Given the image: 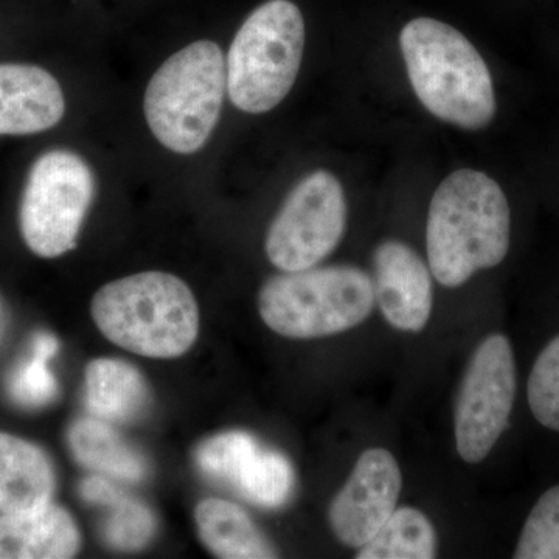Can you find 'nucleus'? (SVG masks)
Masks as SVG:
<instances>
[{
  "mask_svg": "<svg viewBox=\"0 0 559 559\" xmlns=\"http://www.w3.org/2000/svg\"><path fill=\"white\" fill-rule=\"evenodd\" d=\"M305 21L289 0L263 3L241 25L227 57V92L242 112L263 114L285 100L299 75Z\"/></svg>",
  "mask_w": 559,
  "mask_h": 559,
  "instance_id": "obj_6",
  "label": "nucleus"
},
{
  "mask_svg": "<svg viewBox=\"0 0 559 559\" xmlns=\"http://www.w3.org/2000/svg\"><path fill=\"white\" fill-rule=\"evenodd\" d=\"M198 466L210 479L230 487L253 506L278 509L294 489V469L277 451L261 447L252 433L229 430L205 440Z\"/></svg>",
  "mask_w": 559,
  "mask_h": 559,
  "instance_id": "obj_10",
  "label": "nucleus"
},
{
  "mask_svg": "<svg viewBox=\"0 0 559 559\" xmlns=\"http://www.w3.org/2000/svg\"><path fill=\"white\" fill-rule=\"evenodd\" d=\"M437 533L423 511L400 507L369 543L359 547L358 559H432Z\"/></svg>",
  "mask_w": 559,
  "mask_h": 559,
  "instance_id": "obj_20",
  "label": "nucleus"
},
{
  "mask_svg": "<svg viewBox=\"0 0 559 559\" xmlns=\"http://www.w3.org/2000/svg\"><path fill=\"white\" fill-rule=\"evenodd\" d=\"M403 474L392 452L364 451L329 510L331 532L349 549L369 543L399 509Z\"/></svg>",
  "mask_w": 559,
  "mask_h": 559,
  "instance_id": "obj_11",
  "label": "nucleus"
},
{
  "mask_svg": "<svg viewBox=\"0 0 559 559\" xmlns=\"http://www.w3.org/2000/svg\"><path fill=\"white\" fill-rule=\"evenodd\" d=\"M84 401L95 418L132 423L148 411V382L130 362L94 359L84 370Z\"/></svg>",
  "mask_w": 559,
  "mask_h": 559,
  "instance_id": "obj_16",
  "label": "nucleus"
},
{
  "mask_svg": "<svg viewBox=\"0 0 559 559\" xmlns=\"http://www.w3.org/2000/svg\"><path fill=\"white\" fill-rule=\"evenodd\" d=\"M60 83L36 66H0V135L50 130L64 116Z\"/></svg>",
  "mask_w": 559,
  "mask_h": 559,
  "instance_id": "obj_13",
  "label": "nucleus"
},
{
  "mask_svg": "<svg viewBox=\"0 0 559 559\" xmlns=\"http://www.w3.org/2000/svg\"><path fill=\"white\" fill-rule=\"evenodd\" d=\"M415 94L437 119L465 130L487 127L496 114L495 87L484 58L444 22L418 17L400 35Z\"/></svg>",
  "mask_w": 559,
  "mask_h": 559,
  "instance_id": "obj_3",
  "label": "nucleus"
},
{
  "mask_svg": "<svg viewBox=\"0 0 559 559\" xmlns=\"http://www.w3.org/2000/svg\"><path fill=\"white\" fill-rule=\"evenodd\" d=\"M527 400L536 421L559 432V334L543 348L533 364Z\"/></svg>",
  "mask_w": 559,
  "mask_h": 559,
  "instance_id": "obj_23",
  "label": "nucleus"
},
{
  "mask_svg": "<svg viewBox=\"0 0 559 559\" xmlns=\"http://www.w3.org/2000/svg\"><path fill=\"white\" fill-rule=\"evenodd\" d=\"M347 227V200L336 176L325 170L301 179L266 237V255L283 272L310 270L340 246Z\"/></svg>",
  "mask_w": 559,
  "mask_h": 559,
  "instance_id": "obj_9",
  "label": "nucleus"
},
{
  "mask_svg": "<svg viewBox=\"0 0 559 559\" xmlns=\"http://www.w3.org/2000/svg\"><path fill=\"white\" fill-rule=\"evenodd\" d=\"M108 477L95 476L81 481L84 500L109 510L103 536L112 549L134 551L143 549L153 539L157 522L148 507L121 491Z\"/></svg>",
  "mask_w": 559,
  "mask_h": 559,
  "instance_id": "obj_19",
  "label": "nucleus"
},
{
  "mask_svg": "<svg viewBox=\"0 0 559 559\" xmlns=\"http://www.w3.org/2000/svg\"><path fill=\"white\" fill-rule=\"evenodd\" d=\"M513 347L506 334H489L471 356L455 404V444L463 462L488 457L509 428L516 400Z\"/></svg>",
  "mask_w": 559,
  "mask_h": 559,
  "instance_id": "obj_8",
  "label": "nucleus"
},
{
  "mask_svg": "<svg viewBox=\"0 0 559 559\" xmlns=\"http://www.w3.org/2000/svg\"><path fill=\"white\" fill-rule=\"evenodd\" d=\"M226 90L218 44L197 40L173 55L146 87L145 117L154 138L175 153H197L218 123Z\"/></svg>",
  "mask_w": 559,
  "mask_h": 559,
  "instance_id": "obj_5",
  "label": "nucleus"
},
{
  "mask_svg": "<svg viewBox=\"0 0 559 559\" xmlns=\"http://www.w3.org/2000/svg\"><path fill=\"white\" fill-rule=\"evenodd\" d=\"M94 191V175L79 154H43L21 201V234L27 248L40 259H57L75 248Z\"/></svg>",
  "mask_w": 559,
  "mask_h": 559,
  "instance_id": "obj_7",
  "label": "nucleus"
},
{
  "mask_svg": "<svg viewBox=\"0 0 559 559\" xmlns=\"http://www.w3.org/2000/svg\"><path fill=\"white\" fill-rule=\"evenodd\" d=\"M69 444L84 468L123 481H140L148 474V463L119 432L100 418L79 419L69 430Z\"/></svg>",
  "mask_w": 559,
  "mask_h": 559,
  "instance_id": "obj_18",
  "label": "nucleus"
},
{
  "mask_svg": "<svg viewBox=\"0 0 559 559\" xmlns=\"http://www.w3.org/2000/svg\"><path fill=\"white\" fill-rule=\"evenodd\" d=\"M511 216L506 193L485 173L448 176L430 202L426 248L440 285L459 288L476 272L491 270L510 249Z\"/></svg>",
  "mask_w": 559,
  "mask_h": 559,
  "instance_id": "obj_1",
  "label": "nucleus"
},
{
  "mask_svg": "<svg viewBox=\"0 0 559 559\" xmlns=\"http://www.w3.org/2000/svg\"><path fill=\"white\" fill-rule=\"evenodd\" d=\"M374 305L370 275L344 264L283 272L259 293L260 318L267 329L296 341L353 330L369 319Z\"/></svg>",
  "mask_w": 559,
  "mask_h": 559,
  "instance_id": "obj_4",
  "label": "nucleus"
},
{
  "mask_svg": "<svg viewBox=\"0 0 559 559\" xmlns=\"http://www.w3.org/2000/svg\"><path fill=\"white\" fill-rule=\"evenodd\" d=\"M81 543L72 514L57 503L0 514V559L75 558Z\"/></svg>",
  "mask_w": 559,
  "mask_h": 559,
  "instance_id": "obj_14",
  "label": "nucleus"
},
{
  "mask_svg": "<svg viewBox=\"0 0 559 559\" xmlns=\"http://www.w3.org/2000/svg\"><path fill=\"white\" fill-rule=\"evenodd\" d=\"M514 559H559V485L544 492L522 527Z\"/></svg>",
  "mask_w": 559,
  "mask_h": 559,
  "instance_id": "obj_22",
  "label": "nucleus"
},
{
  "mask_svg": "<svg viewBox=\"0 0 559 559\" xmlns=\"http://www.w3.org/2000/svg\"><path fill=\"white\" fill-rule=\"evenodd\" d=\"M53 463L31 441L0 430V514L21 513L53 499Z\"/></svg>",
  "mask_w": 559,
  "mask_h": 559,
  "instance_id": "obj_15",
  "label": "nucleus"
},
{
  "mask_svg": "<svg viewBox=\"0 0 559 559\" xmlns=\"http://www.w3.org/2000/svg\"><path fill=\"white\" fill-rule=\"evenodd\" d=\"M198 536L205 549L223 559L278 558V550L237 503L202 499L194 509Z\"/></svg>",
  "mask_w": 559,
  "mask_h": 559,
  "instance_id": "obj_17",
  "label": "nucleus"
},
{
  "mask_svg": "<svg viewBox=\"0 0 559 559\" xmlns=\"http://www.w3.org/2000/svg\"><path fill=\"white\" fill-rule=\"evenodd\" d=\"M91 314L106 340L145 358H179L200 334L193 293L167 272L114 280L95 293Z\"/></svg>",
  "mask_w": 559,
  "mask_h": 559,
  "instance_id": "obj_2",
  "label": "nucleus"
},
{
  "mask_svg": "<svg viewBox=\"0 0 559 559\" xmlns=\"http://www.w3.org/2000/svg\"><path fill=\"white\" fill-rule=\"evenodd\" d=\"M57 337L39 333L33 344L32 358L22 362L11 373L9 392L11 399L24 407H43L57 399L58 382L49 370V359L58 352Z\"/></svg>",
  "mask_w": 559,
  "mask_h": 559,
  "instance_id": "obj_21",
  "label": "nucleus"
},
{
  "mask_svg": "<svg viewBox=\"0 0 559 559\" xmlns=\"http://www.w3.org/2000/svg\"><path fill=\"white\" fill-rule=\"evenodd\" d=\"M374 300L389 325L419 333L432 314V277L421 257L401 241H384L373 253Z\"/></svg>",
  "mask_w": 559,
  "mask_h": 559,
  "instance_id": "obj_12",
  "label": "nucleus"
}]
</instances>
